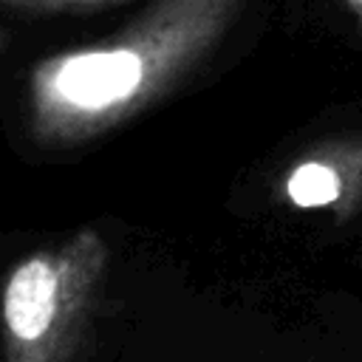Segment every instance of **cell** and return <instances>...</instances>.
Listing matches in <instances>:
<instances>
[{
  "mask_svg": "<svg viewBox=\"0 0 362 362\" xmlns=\"http://www.w3.org/2000/svg\"><path fill=\"white\" fill-rule=\"evenodd\" d=\"M107 263V240L93 226L23 257L0 291L3 362H74Z\"/></svg>",
  "mask_w": 362,
  "mask_h": 362,
  "instance_id": "7a4b0ae2",
  "label": "cell"
},
{
  "mask_svg": "<svg viewBox=\"0 0 362 362\" xmlns=\"http://www.w3.org/2000/svg\"><path fill=\"white\" fill-rule=\"evenodd\" d=\"M243 0H150L116 34L40 59L25 124L42 150L88 144L178 90L221 45Z\"/></svg>",
  "mask_w": 362,
  "mask_h": 362,
  "instance_id": "6da1fadb",
  "label": "cell"
},
{
  "mask_svg": "<svg viewBox=\"0 0 362 362\" xmlns=\"http://www.w3.org/2000/svg\"><path fill=\"white\" fill-rule=\"evenodd\" d=\"M342 6L351 11V17L356 20V28L362 31V0H342Z\"/></svg>",
  "mask_w": 362,
  "mask_h": 362,
  "instance_id": "5b68a950",
  "label": "cell"
},
{
  "mask_svg": "<svg viewBox=\"0 0 362 362\" xmlns=\"http://www.w3.org/2000/svg\"><path fill=\"white\" fill-rule=\"evenodd\" d=\"M0 3L28 14H59V11H96L130 0H0Z\"/></svg>",
  "mask_w": 362,
  "mask_h": 362,
  "instance_id": "277c9868",
  "label": "cell"
},
{
  "mask_svg": "<svg viewBox=\"0 0 362 362\" xmlns=\"http://www.w3.org/2000/svg\"><path fill=\"white\" fill-rule=\"evenodd\" d=\"M280 198L297 209H325L348 221L362 206V133L303 150L280 178Z\"/></svg>",
  "mask_w": 362,
  "mask_h": 362,
  "instance_id": "3957f363",
  "label": "cell"
}]
</instances>
